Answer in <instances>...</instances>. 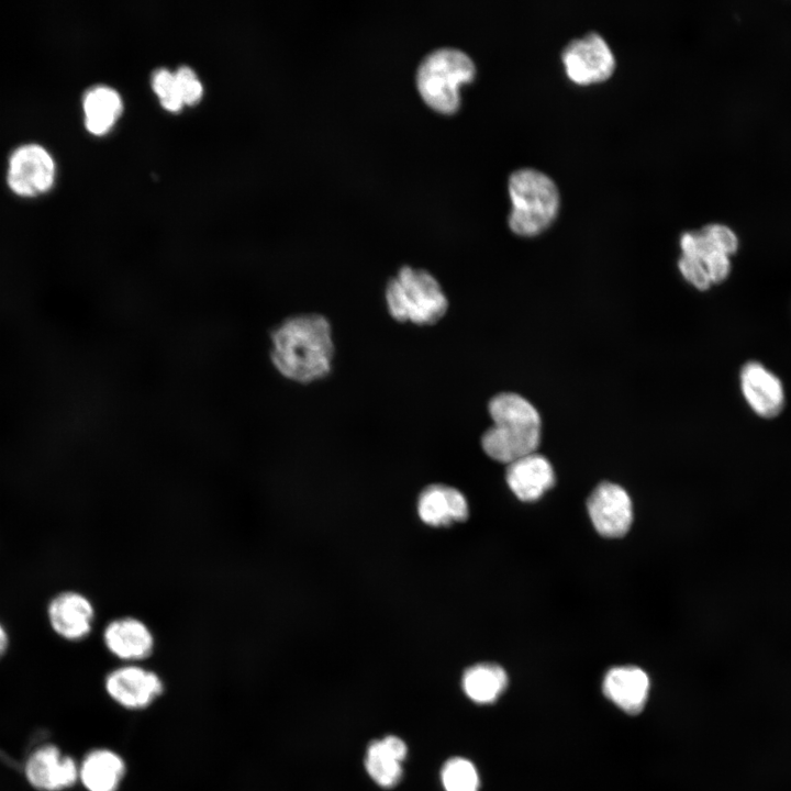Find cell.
I'll return each mask as SVG.
<instances>
[{
	"label": "cell",
	"mask_w": 791,
	"mask_h": 791,
	"mask_svg": "<svg viewBox=\"0 0 791 791\" xmlns=\"http://www.w3.org/2000/svg\"><path fill=\"white\" fill-rule=\"evenodd\" d=\"M405 743L394 735L372 740L366 751L365 768L369 777L381 788L396 787L403 775L402 761L406 756Z\"/></svg>",
	"instance_id": "cell-16"
},
{
	"label": "cell",
	"mask_w": 791,
	"mask_h": 791,
	"mask_svg": "<svg viewBox=\"0 0 791 791\" xmlns=\"http://www.w3.org/2000/svg\"><path fill=\"white\" fill-rule=\"evenodd\" d=\"M591 522L602 536L621 537L633 521V505L628 493L619 484L602 482L588 499Z\"/></svg>",
	"instance_id": "cell-8"
},
{
	"label": "cell",
	"mask_w": 791,
	"mask_h": 791,
	"mask_svg": "<svg viewBox=\"0 0 791 791\" xmlns=\"http://www.w3.org/2000/svg\"><path fill=\"white\" fill-rule=\"evenodd\" d=\"M78 769L75 761L62 756L54 746H46L36 750L26 765L29 781L42 790H59L71 786L77 777Z\"/></svg>",
	"instance_id": "cell-15"
},
{
	"label": "cell",
	"mask_w": 791,
	"mask_h": 791,
	"mask_svg": "<svg viewBox=\"0 0 791 791\" xmlns=\"http://www.w3.org/2000/svg\"><path fill=\"white\" fill-rule=\"evenodd\" d=\"M505 478L512 492L522 501L538 500L555 482L550 463L536 453L509 464Z\"/></svg>",
	"instance_id": "cell-14"
},
{
	"label": "cell",
	"mask_w": 791,
	"mask_h": 791,
	"mask_svg": "<svg viewBox=\"0 0 791 791\" xmlns=\"http://www.w3.org/2000/svg\"><path fill=\"white\" fill-rule=\"evenodd\" d=\"M713 245L726 255L734 254L738 248V238L734 231L721 223H711L702 227Z\"/></svg>",
	"instance_id": "cell-24"
},
{
	"label": "cell",
	"mask_w": 791,
	"mask_h": 791,
	"mask_svg": "<svg viewBox=\"0 0 791 791\" xmlns=\"http://www.w3.org/2000/svg\"><path fill=\"white\" fill-rule=\"evenodd\" d=\"M8 646V636L4 628L0 624V656L4 653Z\"/></svg>",
	"instance_id": "cell-27"
},
{
	"label": "cell",
	"mask_w": 791,
	"mask_h": 791,
	"mask_svg": "<svg viewBox=\"0 0 791 791\" xmlns=\"http://www.w3.org/2000/svg\"><path fill=\"white\" fill-rule=\"evenodd\" d=\"M174 74L183 104L197 103L202 97L203 88L196 73L188 66H181Z\"/></svg>",
	"instance_id": "cell-23"
},
{
	"label": "cell",
	"mask_w": 791,
	"mask_h": 791,
	"mask_svg": "<svg viewBox=\"0 0 791 791\" xmlns=\"http://www.w3.org/2000/svg\"><path fill=\"white\" fill-rule=\"evenodd\" d=\"M48 619L58 635L69 640H79L91 631L94 608L86 595L66 591L49 603Z\"/></svg>",
	"instance_id": "cell-11"
},
{
	"label": "cell",
	"mask_w": 791,
	"mask_h": 791,
	"mask_svg": "<svg viewBox=\"0 0 791 791\" xmlns=\"http://www.w3.org/2000/svg\"><path fill=\"white\" fill-rule=\"evenodd\" d=\"M743 396L761 417L777 416L784 405V390L780 379L758 361L746 363L739 375Z\"/></svg>",
	"instance_id": "cell-9"
},
{
	"label": "cell",
	"mask_w": 791,
	"mask_h": 791,
	"mask_svg": "<svg viewBox=\"0 0 791 791\" xmlns=\"http://www.w3.org/2000/svg\"><path fill=\"white\" fill-rule=\"evenodd\" d=\"M475 71V64L465 52L442 47L423 58L417 68L416 83L428 105L448 113L459 104V83L471 80Z\"/></svg>",
	"instance_id": "cell-5"
},
{
	"label": "cell",
	"mask_w": 791,
	"mask_h": 791,
	"mask_svg": "<svg viewBox=\"0 0 791 791\" xmlns=\"http://www.w3.org/2000/svg\"><path fill=\"white\" fill-rule=\"evenodd\" d=\"M152 87L165 109L177 112L182 108L174 73L165 68L157 69L152 77Z\"/></svg>",
	"instance_id": "cell-22"
},
{
	"label": "cell",
	"mask_w": 791,
	"mask_h": 791,
	"mask_svg": "<svg viewBox=\"0 0 791 791\" xmlns=\"http://www.w3.org/2000/svg\"><path fill=\"white\" fill-rule=\"evenodd\" d=\"M417 512L421 520L428 525H446L465 520L468 516V504L457 489L433 484L420 494Z\"/></svg>",
	"instance_id": "cell-17"
},
{
	"label": "cell",
	"mask_w": 791,
	"mask_h": 791,
	"mask_svg": "<svg viewBox=\"0 0 791 791\" xmlns=\"http://www.w3.org/2000/svg\"><path fill=\"white\" fill-rule=\"evenodd\" d=\"M55 179V163L38 144H25L10 156L7 180L18 196L31 198L48 191Z\"/></svg>",
	"instance_id": "cell-7"
},
{
	"label": "cell",
	"mask_w": 791,
	"mask_h": 791,
	"mask_svg": "<svg viewBox=\"0 0 791 791\" xmlns=\"http://www.w3.org/2000/svg\"><path fill=\"white\" fill-rule=\"evenodd\" d=\"M505 670L495 664L482 662L465 670L461 686L466 695L479 704L493 703L508 687Z\"/></svg>",
	"instance_id": "cell-19"
},
{
	"label": "cell",
	"mask_w": 791,
	"mask_h": 791,
	"mask_svg": "<svg viewBox=\"0 0 791 791\" xmlns=\"http://www.w3.org/2000/svg\"><path fill=\"white\" fill-rule=\"evenodd\" d=\"M103 642L115 657L140 660L153 651L155 638L149 626L132 615L115 617L103 631Z\"/></svg>",
	"instance_id": "cell-10"
},
{
	"label": "cell",
	"mask_w": 791,
	"mask_h": 791,
	"mask_svg": "<svg viewBox=\"0 0 791 791\" xmlns=\"http://www.w3.org/2000/svg\"><path fill=\"white\" fill-rule=\"evenodd\" d=\"M122 759L109 750H96L82 762L79 775L89 791H114L123 776Z\"/></svg>",
	"instance_id": "cell-20"
},
{
	"label": "cell",
	"mask_w": 791,
	"mask_h": 791,
	"mask_svg": "<svg viewBox=\"0 0 791 791\" xmlns=\"http://www.w3.org/2000/svg\"><path fill=\"white\" fill-rule=\"evenodd\" d=\"M650 689L648 675L635 666L611 668L602 682L603 694L619 709L637 714L646 705Z\"/></svg>",
	"instance_id": "cell-12"
},
{
	"label": "cell",
	"mask_w": 791,
	"mask_h": 791,
	"mask_svg": "<svg viewBox=\"0 0 791 791\" xmlns=\"http://www.w3.org/2000/svg\"><path fill=\"white\" fill-rule=\"evenodd\" d=\"M109 694L127 708L147 705L161 692L159 677L138 666H124L113 670L107 678Z\"/></svg>",
	"instance_id": "cell-13"
},
{
	"label": "cell",
	"mask_w": 791,
	"mask_h": 791,
	"mask_svg": "<svg viewBox=\"0 0 791 791\" xmlns=\"http://www.w3.org/2000/svg\"><path fill=\"white\" fill-rule=\"evenodd\" d=\"M508 188L512 201L508 222L515 234L536 235L555 220L560 194L547 174L533 167L515 169L509 177Z\"/></svg>",
	"instance_id": "cell-3"
},
{
	"label": "cell",
	"mask_w": 791,
	"mask_h": 791,
	"mask_svg": "<svg viewBox=\"0 0 791 791\" xmlns=\"http://www.w3.org/2000/svg\"><path fill=\"white\" fill-rule=\"evenodd\" d=\"M85 125L94 135H103L114 125L123 104L119 93L107 86L90 88L83 96Z\"/></svg>",
	"instance_id": "cell-18"
},
{
	"label": "cell",
	"mask_w": 791,
	"mask_h": 791,
	"mask_svg": "<svg viewBox=\"0 0 791 791\" xmlns=\"http://www.w3.org/2000/svg\"><path fill=\"white\" fill-rule=\"evenodd\" d=\"M270 356L287 379L310 383L325 378L334 358L331 323L317 313L288 317L271 333Z\"/></svg>",
	"instance_id": "cell-1"
},
{
	"label": "cell",
	"mask_w": 791,
	"mask_h": 791,
	"mask_svg": "<svg viewBox=\"0 0 791 791\" xmlns=\"http://www.w3.org/2000/svg\"><path fill=\"white\" fill-rule=\"evenodd\" d=\"M493 422L481 437L484 453L492 459L511 464L535 453L541 441V417L525 398L501 392L488 403Z\"/></svg>",
	"instance_id": "cell-2"
},
{
	"label": "cell",
	"mask_w": 791,
	"mask_h": 791,
	"mask_svg": "<svg viewBox=\"0 0 791 791\" xmlns=\"http://www.w3.org/2000/svg\"><path fill=\"white\" fill-rule=\"evenodd\" d=\"M561 59L567 76L580 85L604 80L615 68L613 51L595 31L569 41L562 48Z\"/></svg>",
	"instance_id": "cell-6"
},
{
	"label": "cell",
	"mask_w": 791,
	"mask_h": 791,
	"mask_svg": "<svg viewBox=\"0 0 791 791\" xmlns=\"http://www.w3.org/2000/svg\"><path fill=\"white\" fill-rule=\"evenodd\" d=\"M678 266L684 279L699 290H706L712 285L702 261L699 259L681 255Z\"/></svg>",
	"instance_id": "cell-25"
},
{
	"label": "cell",
	"mask_w": 791,
	"mask_h": 791,
	"mask_svg": "<svg viewBox=\"0 0 791 791\" xmlns=\"http://www.w3.org/2000/svg\"><path fill=\"white\" fill-rule=\"evenodd\" d=\"M388 312L398 322L432 325L447 312L448 300L438 280L427 270L401 267L385 290Z\"/></svg>",
	"instance_id": "cell-4"
},
{
	"label": "cell",
	"mask_w": 791,
	"mask_h": 791,
	"mask_svg": "<svg viewBox=\"0 0 791 791\" xmlns=\"http://www.w3.org/2000/svg\"><path fill=\"white\" fill-rule=\"evenodd\" d=\"M711 283H720L724 281L731 271L729 256L722 252H712L701 259Z\"/></svg>",
	"instance_id": "cell-26"
},
{
	"label": "cell",
	"mask_w": 791,
	"mask_h": 791,
	"mask_svg": "<svg viewBox=\"0 0 791 791\" xmlns=\"http://www.w3.org/2000/svg\"><path fill=\"white\" fill-rule=\"evenodd\" d=\"M445 791H478L479 776L475 765L466 758L448 759L441 772Z\"/></svg>",
	"instance_id": "cell-21"
}]
</instances>
